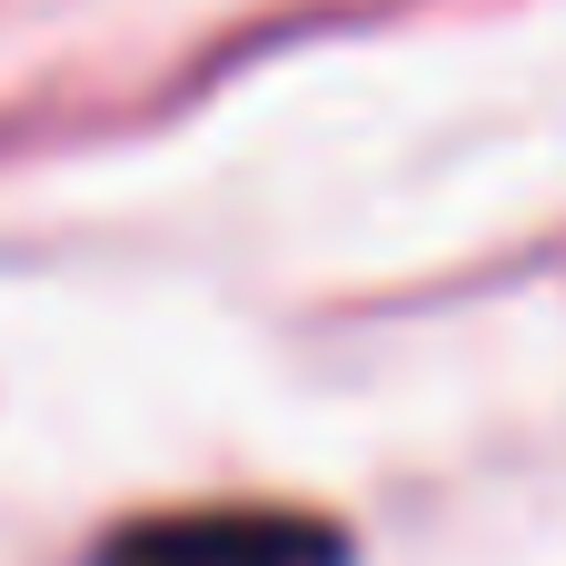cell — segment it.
I'll use <instances>...</instances> for the list:
<instances>
[{
  "label": "cell",
  "mask_w": 566,
  "mask_h": 566,
  "mask_svg": "<svg viewBox=\"0 0 566 566\" xmlns=\"http://www.w3.org/2000/svg\"><path fill=\"white\" fill-rule=\"evenodd\" d=\"M90 566H348V537L308 507H179L119 527Z\"/></svg>",
  "instance_id": "6da1fadb"
}]
</instances>
